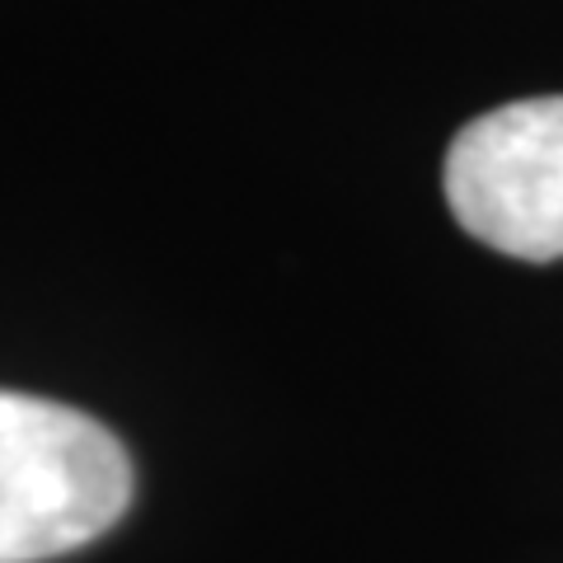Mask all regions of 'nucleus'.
<instances>
[{
  "label": "nucleus",
  "mask_w": 563,
  "mask_h": 563,
  "mask_svg": "<svg viewBox=\"0 0 563 563\" xmlns=\"http://www.w3.org/2000/svg\"><path fill=\"white\" fill-rule=\"evenodd\" d=\"M132 503V455L99 418L0 390V563H43L103 536Z\"/></svg>",
  "instance_id": "nucleus-1"
},
{
  "label": "nucleus",
  "mask_w": 563,
  "mask_h": 563,
  "mask_svg": "<svg viewBox=\"0 0 563 563\" xmlns=\"http://www.w3.org/2000/svg\"><path fill=\"white\" fill-rule=\"evenodd\" d=\"M446 207L507 258H563V95L503 103L455 132L442 165Z\"/></svg>",
  "instance_id": "nucleus-2"
}]
</instances>
